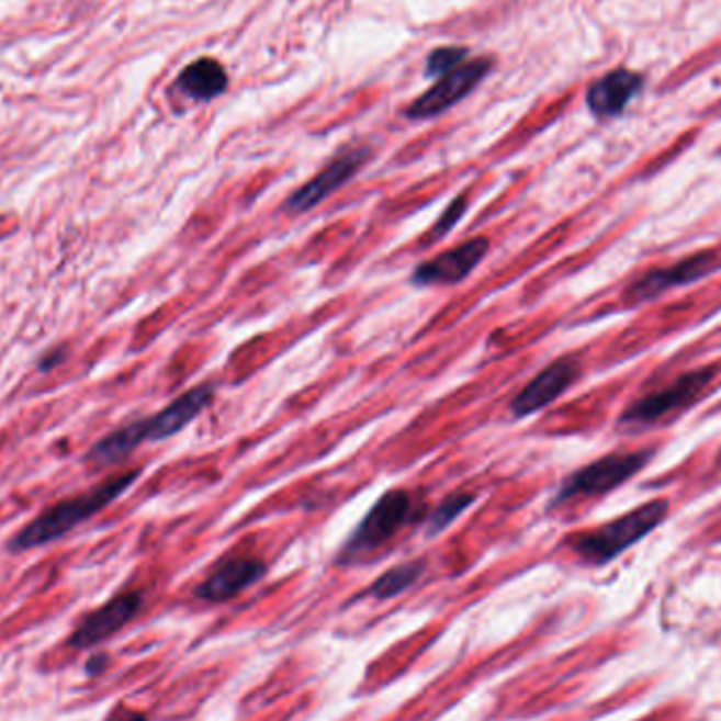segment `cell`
<instances>
[{"instance_id":"obj_12","label":"cell","mask_w":721,"mask_h":721,"mask_svg":"<svg viewBox=\"0 0 721 721\" xmlns=\"http://www.w3.org/2000/svg\"><path fill=\"white\" fill-rule=\"evenodd\" d=\"M264 574L267 567L262 561L247 560V557L226 561L201 587L196 588V597L212 604L228 601L237 597L240 590L256 585Z\"/></svg>"},{"instance_id":"obj_14","label":"cell","mask_w":721,"mask_h":721,"mask_svg":"<svg viewBox=\"0 0 721 721\" xmlns=\"http://www.w3.org/2000/svg\"><path fill=\"white\" fill-rule=\"evenodd\" d=\"M641 77L618 68L608 72L606 77L595 80L590 85L587 93V104L590 112L599 119H610V116H618L624 108L629 106V102L640 93Z\"/></svg>"},{"instance_id":"obj_8","label":"cell","mask_w":721,"mask_h":721,"mask_svg":"<svg viewBox=\"0 0 721 721\" xmlns=\"http://www.w3.org/2000/svg\"><path fill=\"white\" fill-rule=\"evenodd\" d=\"M370 157L368 148H354L342 153L338 159L331 160L317 178L297 188L294 194L285 201V210L292 214H304L317 207L334 190L347 184L348 180L357 173V169Z\"/></svg>"},{"instance_id":"obj_19","label":"cell","mask_w":721,"mask_h":721,"mask_svg":"<svg viewBox=\"0 0 721 721\" xmlns=\"http://www.w3.org/2000/svg\"><path fill=\"white\" fill-rule=\"evenodd\" d=\"M466 49L464 47H441L428 55L427 75L430 77H443L446 72L454 70L462 61H466Z\"/></svg>"},{"instance_id":"obj_5","label":"cell","mask_w":721,"mask_h":721,"mask_svg":"<svg viewBox=\"0 0 721 721\" xmlns=\"http://www.w3.org/2000/svg\"><path fill=\"white\" fill-rule=\"evenodd\" d=\"M412 508H414V500L407 492H403V489L386 492L375 503L372 510L365 515V519L359 523V528L348 538V542L342 549V557L352 560V557L365 555L378 547H382L409 521Z\"/></svg>"},{"instance_id":"obj_2","label":"cell","mask_w":721,"mask_h":721,"mask_svg":"<svg viewBox=\"0 0 721 721\" xmlns=\"http://www.w3.org/2000/svg\"><path fill=\"white\" fill-rule=\"evenodd\" d=\"M668 515V500H650L612 521L570 538V549L590 565H604L654 532Z\"/></svg>"},{"instance_id":"obj_22","label":"cell","mask_w":721,"mask_h":721,"mask_svg":"<svg viewBox=\"0 0 721 721\" xmlns=\"http://www.w3.org/2000/svg\"><path fill=\"white\" fill-rule=\"evenodd\" d=\"M106 656L100 654V656H93L89 663H87V671L89 675H100L104 668H106Z\"/></svg>"},{"instance_id":"obj_16","label":"cell","mask_w":721,"mask_h":721,"mask_svg":"<svg viewBox=\"0 0 721 721\" xmlns=\"http://www.w3.org/2000/svg\"><path fill=\"white\" fill-rule=\"evenodd\" d=\"M142 441H146V428H144V420H137L134 425L119 428L112 435H108L106 439H102L93 448L91 458L98 464H112V462L132 454Z\"/></svg>"},{"instance_id":"obj_20","label":"cell","mask_w":721,"mask_h":721,"mask_svg":"<svg viewBox=\"0 0 721 721\" xmlns=\"http://www.w3.org/2000/svg\"><path fill=\"white\" fill-rule=\"evenodd\" d=\"M464 212H466V199L458 196L454 203H452V205L446 210V214L441 215V217L437 219L435 228H432V230H430V235H428V240L441 239L443 235H448V233L454 228L455 222L462 217Z\"/></svg>"},{"instance_id":"obj_1","label":"cell","mask_w":721,"mask_h":721,"mask_svg":"<svg viewBox=\"0 0 721 721\" xmlns=\"http://www.w3.org/2000/svg\"><path fill=\"white\" fill-rule=\"evenodd\" d=\"M137 475H139V471H129V473L116 475V477L93 487L91 492H87L82 496L64 500L55 507L47 508L41 517H36L32 523H27L26 528L13 538L11 549L13 551L36 549V547H43L47 542H54L57 538L72 532L79 523L87 521L95 512H100L112 500H116L137 480Z\"/></svg>"},{"instance_id":"obj_15","label":"cell","mask_w":721,"mask_h":721,"mask_svg":"<svg viewBox=\"0 0 721 721\" xmlns=\"http://www.w3.org/2000/svg\"><path fill=\"white\" fill-rule=\"evenodd\" d=\"M178 87L187 93L188 98L207 102L226 91L228 75L217 59L201 57L184 68V72L178 79Z\"/></svg>"},{"instance_id":"obj_17","label":"cell","mask_w":721,"mask_h":721,"mask_svg":"<svg viewBox=\"0 0 721 721\" xmlns=\"http://www.w3.org/2000/svg\"><path fill=\"white\" fill-rule=\"evenodd\" d=\"M425 572V563L423 561H409V563H401L397 567L388 570L386 574H382L375 581L370 595H374L378 599H391L395 595L403 593L405 588L412 587Z\"/></svg>"},{"instance_id":"obj_13","label":"cell","mask_w":721,"mask_h":721,"mask_svg":"<svg viewBox=\"0 0 721 721\" xmlns=\"http://www.w3.org/2000/svg\"><path fill=\"white\" fill-rule=\"evenodd\" d=\"M212 399L214 393L210 386H196L188 391L182 397L169 403L157 416L144 420L146 441H162L167 437H173L176 432L190 425L212 403Z\"/></svg>"},{"instance_id":"obj_7","label":"cell","mask_w":721,"mask_h":721,"mask_svg":"<svg viewBox=\"0 0 721 721\" xmlns=\"http://www.w3.org/2000/svg\"><path fill=\"white\" fill-rule=\"evenodd\" d=\"M718 268H720V258L711 251H702V254L690 256L681 262H675L671 267L656 268V270L643 274L629 288L627 294L633 302H645L656 295L665 294L668 290L690 285Z\"/></svg>"},{"instance_id":"obj_10","label":"cell","mask_w":721,"mask_h":721,"mask_svg":"<svg viewBox=\"0 0 721 721\" xmlns=\"http://www.w3.org/2000/svg\"><path fill=\"white\" fill-rule=\"evenodd\" d=\"M581 375V365L574 359H560L544 368L530 384L521 388V393L510 403V412L515 418H526L540 412L561 397Z\"/></svg>"},{"instance_id":"obj_6","label":"cell","mask_w":721,"mask_h":721,"mask_svg":"<svg viewBox=\"0 0 721 721\" xmlns=\"http://www.w3.org/2000/svg\"><path fill=\"white\" fill-rule=\"evenodd\" d=\"M492 72V59L480 57L471 61H462L454 70L446 72L443 77L423 93L412 106L405 110L409 119H430L441 114L443 110L454 106L460 100H464L481 80Z\"/></svg>"},{"instance_id":"obj_3","label":"cell","mask_w":721,"mask_h":721,"mask_svg":"<svg viewBox=\"0 0 721 721\" xmlns=\"http://www.w3.org/2000/svg\"><path fill=\"white\" fill-rule=\"evenodd\" d=\"M716 374H718V365L698 368L688 374L679 375L665 388L650 393L635 401L633 405H629L620 418V425L627 430H640L665 423L671 416L690 409L705 397V393L716 380Z\"/></svg>"},{"instance_id":"obj_4","label":"cell","mask_w":721,"mask_h":721,"mask_svg":"<svg viewBox=\"0 0 721 721\" xmlns=\"http://www.w3.org/2000/svg\"><path fill=\"white\" fill-rule=\"evenodd\" d=\"M652 452L640 450V452H616V454L604 455L581 471L572 473L567 480L561 483L553 505L567 503L578 496H604L610 494L616 487L638 475L641 469L650 462Z\"/></svg>"},{"instance_id":"obj_18","label":"cell","mask_w":721,"mask_h":721,"mask_svg":"<svg viewBox=\"0 0 721 721\" xmlns=\"http://www.w3.org/2000/svg\"><path fill=\"white\" fill-rule=\"evenodd\" d=\"M471 505H475V496L473 494H454V496L446 498L439 507L435 508V512L430 515V521H428L430 532L432 534L443 532Z\"/></svg>"},{"instance_id":"obj_21","label":"cell","mask_w":721,"mask_h":721,"mask_svg":"<svg viewBox=\"0 0 721 721\" xmlns=\"http://www.w3.org/2000/svg\"><path fill=\"white\" fill-rule=\"evenodd\" d=\"M106 721H148L142 713H135V711H129V709H116Z\"/></svg>"},{"instance_id":"obj_9","label":"cell","mask_w":721,"mask_h":721,"mask_svg":"<svg viewBox=\"0 0 721 721\" xmlns=\"http://www.w3.org/2000/svg\"><path fill=\"white\" fill-rule=\"evenodd\" d=\"M489 243L487 239H471L464 245H458L454 249L437 256L435 260H428L425 264L414 270L412 281L416 285H455L464 281L475 268L480 267L481 260L487 256Z\"/></svg>"},{"instance_id":"obj_11","label":"cell","mask_w":721,"mask_h":721,"mask_svg":"<svg viewBox=\"0 0 721 721\" xmlns=\"http://www.w3.org/2000/svg\"><path fill=\"white\" fill-rule=\"evenodd\" d=\"M142 606V597L137 593H125L114 597L112 601H108L106 606H102L100 610H95L93 615L87 616L77 631L70 635V645L72 647H91L100 641L108 640L112 633H116L119 629H123L139 610Z\"/></svg>"}]
</instances>
